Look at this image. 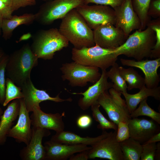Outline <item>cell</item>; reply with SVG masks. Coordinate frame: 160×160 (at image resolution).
Masks as SVG:
<instances>
[{"instance_id":"6da1fadb","label":"cell","mask_w":160,"mask_h":160,"mask_svg":"<svg viewBox=\"0 0 160 160\" xmlns=\"http://www.w3.org/2000/svg\"><path fill=\"white\" fill-rule=\"evenodd\" d=\"M58 30L75 48L80 49L95 45L93 30L76 9L62 19Z\"/></svg>"},{"instance_id":"7a4b0ae2","label":"cell","mask_w":160,"mask_h":160,"mask_svg":"<svg viewBox=\"0 0 160 160\" xmlns=\"http://www.w3.org/2000/svg\"><path fill=\"white\" fill-rule=\"evenodd\" d=\"M38 57L32 52L28 44L9 55L5 74L16 85L21 87L31 78V71L38 64Z\"/></svg>"},{"instance_id":"3957f363","label":"cell","mask_w":160,"mask_h":160,"mask_svg":"<svg viewBox=\"0 0 160 160\" xmlns=\"http://www.w3.org/2000/svg\"><path fill=\"white\" fill-rule=\"evenodd\" d=\"M146 27L129 35L122 44L113 49V53L117 57L124 55L137 61L150 57L156 42L155 35L149 26Z\"/></svg>"},{"instance_id":"277c9868","label":"cell","mask_w":160,"mask_h":160,"mask_svg":"<svg viewBox=\"0 0 160 160\" xmlns=\"http://www.w3.org/2000/svg\"><path fill=\"white\" fill-rule=\"evenodd\" d=\"M69 42L57 28L42 30L34 37L31 46L38 58L52 59L55 53L68 47Z\"/></svg>"},{"instance_id":"5b68a950","label":"cell","mask_w":160,"mask_h":160,"mask_svg":"<svg viewBox=\"0 0 160 160\" xmlns=\"http://www.w3.org/2000/svg\"><path fill=\"white\" fill-rule=\"evenodd\" d=\"M113 49L93 46L80 49L72 48L71 58L73 61L84 65L95 67L102 71L106 70L116 62L118 59Z\"/></svg>"},{"instance_id":"8992f818","label":"cell","mask_w":160,"mask_h":160,"mask_svg":"<svg viewBox=\"0 0 160 160\" xmlns=\"http://www.w3.org/2000/svg\"><path fill=\"white\" fill-rule=\"evenodd\" d=\"M60 69L63 80L68 81L69 84L72 87H84L89 82L94 84L99 80L101 75L99 68L74 61L63 63Z\"/></svg>"},{"instance_id":"52a82bcc","label":"cell","mask_w":160,"mask_h":160,"mask_svg":"<svg viewBox=\"0 0 160 160\" xmlns=\"http://www.w3.org/2000/svg\"><path fill=\"white\" fill-rule=\"evenodd\" d=\"M84 4V0H51L47 1L36 14L35 20L43 25L62 19L72 10Z\"/></svg>"},{"instance_id":"ba28073f","label":"cell","mask_w":160,"mask_h":160,"mask_svg":"<svg viewBox=\"0 0 160 160\" xmlns=\"http://www.w3.org/2000/svg\"><path fill=\"white\" fill-rule=\"evenodd\" d=\"M121 94L111 88L101 93L97 103L101 106L111 121L117 125L120 121L128 122L131 118L125 100Z\"/></svg>"},{"instance_id":"9c48e42d","label":"cell","mask_w":160,"mask_h":160,"mask_svg":"<svg viewBox=\"0 0 160 160\" xmlns=\"http://www.w3.org/2000/svg\"><path fill=\"white\" fill-rule=\"evenodd\" d=\"M76 9L92 30L103 24L110 23L115 25V12L110 6L83 4L78 6Z\"/></svg>"},{"instance_id":"30bf717a","label":"cell","mask_w":160,"mask_h":160,"mask_svg":"<svg viewBox=\"0 0 160 160\" xmlns=\"http://www.w3.org/2000/svg\"><path fill=\"white\" fill-rule=\"evenodd\" d=\"M116 130L110 132L106 137L91 146L89 150L88 159L96 158L110 160H124L120 143L116 138Z\"/></svg>"},{"instance_id":"8fae6325","label":"cell","mask_w":160,"mask_h":160,"mask_svg":"<svg viewBox=\"0 0 160 160\" xmlns=\"http://www.w3.org/2000/svg\"><path fill=\"white\" fill-rule=\"evenodd\" d=\"M95 43L103 48L114 49L122 44L128 37L113 24H101L93 30Z\"/></svg>"},{"instance_id":"7c38bea8","label":"cell","mask_w":160,"mask_h":160,"mask_svg":"<svg viewBox=\"0 0 160 160\" xmlns=\"http://www.w3.org/2000/svg\"><path fill=\"white\" fill-rule=\"evenodd\" d=\"M116 16L115 26L121 29L128 37L134 30H140L141 24L134 11L132 0H124L122 4L113 9Z\"/></svg>"},{"instance_id":"4fadbf2b","label":"cell","mask_w":160,"mask_h":160,"mask_svg":"<svg viewBox=\"0 0 160 160\" xmlns=\"http://www.w3.org/2000/svg\"><path fill=\"white\" fill-rule=\"evenodd\" d=\"M31 139L26 146L20 151L19 155L23 160H45V152L42 144L44 137L51 134L49 130L33 127Z\"/></svg>"},{"instance_id":"5bb4252c","label":"cell","mask_w":160,"mask_h":160,"mask_svg":"<svg viewBox=\"0 0 160 160\" xmlns=\"http://www.w3.org/2000/svg\"><path fill=\"white\" fill-rule=\"evenodd\" d=\"M21 87L23 95V99L29 112H32L35 106H39V103L44 101L50 100L56 103L72 101L71 97L66 99L61 98L59 94L54 97L50 96L46 90H40L36 88L31 78L24 83Z\"/></svg>"},{"instance_id":"9a60e30c","label":"cell","mask_w":160,"mask_h":160,"mask_svg":"<svg viewBox=\"0 0 160 160\" xmlns=\"http://www.w3.org/2000/svg\"><path fill=\"white\" fill-rule=\"evenodd\" d=\"M130 137L143 144L160 132L159 124L153 120L131 118L128 122Z\"/></svg>"},{"instance_id":"2e32d148","label":"cell","mask_w":160,"mask_h":160,"mask_svg":"<svg viewBox=\"0 0 160 160\" xmlns=\"http://www.w3.org/2000/svg\"><path fill=\"white\" fill-rule=\"evenodd\" d=\"M120 61L123 65L140 69L144 74L145 83L146 87L153 88L158 87L160 78L157 70L160 66V58L153 60L146 59L140 61L121 58Z\"/></svg>"},{"instance_id":"e0dca14e","label":"cell","mask_w":160,"mask_h":160,"mask_svg":"<svg viewBox=\"0 0 160 160\" xmlns=\"http://www.w3.org/2000/svg\"><path fill=\"white\" fill-rule=\"evenodd\" d=\"M19 100L20 109L18 119L15 125L10 130L7 137L13 138L17 143H23L26 145L32 136L31 120L23 99H20Z\"/></svg>"},{"instance_id":"ac0fdd59","label":"cell","mask_w":160,"mask_h":160,"mask_svg":"<svg viewBox=\"0 0 160 160\" xmlns=\"http://www.w3.org/2000/svg\"><path fill=\"white\" fill-rule=\"evenodd\" d=\"M108 77L106 70L102 71L100 78L92 86L89 87L83 92H74L73 94L81 95L83 97L79 99L78 104L83 110L88 109L93 104L97 103L98 99L104 92L112 88L113 84L108 81Z\"/></svg>"},{"instance_id":"d6986e66","label":"cell","mask_w":160,"mask_h":160,"mask_svg":"<svg viewBox=\"0 0 160 160\" xmlns=\"http://www.w3.org/2000/svg\"><path fill=\"white\" fill-rule=\"evenodd\" d=\"M44 146L45 160H65L74 154L89 150L91 147L83 145H68L51 140L46 141Z\"/></svg>"},{"instance_id":"ffe728a7","label":"cell","mask_w":160,"mask_h":160,"mask_svg":"<svg viewBox=\"0 0 160 160\" xmlns=\"http://www.w3.org/2000/svg\"><path fill=\"white\" fill-rule=\"evenodd\" d=\"M30 117L33 127L52 130L58 132L64 130L65 125L63 120V113H46L41 109L40 106H35Z\"/></svg>"},{"instance_id":"44dd1931","label":"cell","mask_w":160,"mask_h":160,"mask_svg":"<svg viewBox=\"0 0 160 160\" xmlns=\"http://www.w3.org/2000/svg\"><path fill=\"white\" fill-rule=\"evenodd\" d=\"M20 109L19 99L12 100L8 104L0 119V145L6 141L7 135L14 122L18 118Z\"/></svg>"},{"instance_id":"7402d4cb","label":"cell","mask_w":160,"mask_h":160,"mask_svg":"<svg viewBox=\"0 0 160 160\" xmlns=\"http://www.w3.org/2000/svg\"><path fill=\"white\" fill-rule=\"evenodd\" d=\"M109 133L103 131L101 135L96 137H82L71 132L63 130L56 132L52 137L50 140L57 143L68 145H83L92 146L107 137Z\"/></svg>"},{"instance_id":"603a6c76","label":"cell","mask_w":160,"mask_h":160,"mask_svg":"<svg viewBox=\"0 0 160 160\" xmlns=\"http://www.w3.org/2000/svg\"><path fill=\"white\" fill-rule=\"evenodd\" d=\"M137 93L129 94L127 92L121 93L124 97L128 110L130 114L137 108L140 103L149 97H153L156 100H160V87L149 88L145 85L143 86Z\"/></svg>"},{"instance_id":"cb8c5ba5","label":"cell","mask_w":160,"mask_h":160,"mask_svg":"<svg viewBox=\"0 0 160 160\" xmlns=\"http://www.w3.org/2000/svg\"><path fill=\"white\" fill-rule=\"evenodd\" d=\"M36 19V15L31 13H26L22 15H14L9 19H3L1 30L2 37L5 40L11 37L14 29L19 25H29Z\"/></svg>"},{"instance_id":"d4e9b609","label":"cell","mask_w":160,"mask_h":160,"mask_svg":"<svg viewBox=\"0 0 160 160\" xmlns=\"http://www.w3.org/2000/svg\"><path fill=\"white\" fill-rule=\"evenodd\" d=\"M124 160H140L142 145L139 142L129 137L120 143Z\"/></svg>"},{"instance_id":"484cf974","label":"cell","mask_w":160,"mask_h":160,"mask_svg":"<svg viewBox=\"0 0 160 160\" xmlns=\"http://www.w3.org/2000/svg\"><path fill=\"white\" fill-rule=\"evenodd\" d=\"M119 69L120 75L127 84V90H130L134 89H140L145 85L144 78L133 68H125L119 66Z\"/></svg>"},{"instance_id":"4316f807","label":"cell","mask_w":160,"mask_h":160,"mask_svg":"<svg viewBox=\"0 0 160 160\" xmlns=\"http://www.w3.org/2000/svg\"><path fill=\"white\" fill-rule=\"evenodd\" d=\"M151 0H132L133 9L141 23L140 30L145 29L151 20L150 17L148 14V11Z\"/></svg>"},{"instance_id":"83f0119b","label":"cell","mask_w":160,"mask_h":160,"mask_svg":"<svg viewBox=\"0 0 160 160\" xmlns=\"http://www.w3.org/2000/svg\"><path fill=\"white\" fill-rule=\"evenodd\" d=\"M107 74L113 84L112 88L116 91L121 92H127V84L120 75L119 71V65L116 62L111 66Z\"/></svg>"},{"instance_id":"f1b7e54d","label":"cell","mask_w":160,"mask_h":160,"mask_svg":"<svg viewBox=\"0 0 160 160\" xmlns=\"http://www.w3.org/2000/svg\"><path fill=\"white\" fill-rule=\"evenodd\" d=\"M148 98L141 101L138 108L130 114L131 118H137L140 116H146L151 118L160 124V113L151 108L147 103Z\"/></svg>"},{"instance_id":"f546056e","label":"cell","mask_w":160,"mask_h":160,"mask_svg":"<svg viewBox=\"0 0 160 160\" xmlns=\"http://www.w3.org/2000/svg\"><path fill=\"white\" fill-rule=\"evenodd\" d=\"M100 106L97 103L91 106L93 117L99 123L97 128L103 131L109 129L117 130V125L113 122L108 120L105 117L100 110Z\"/></svg>"},{"instance_id":"4dcf8cb0","label":"cell","mask_w":160,"mask_h":160,"mask_svg":"<svg viewBox=\"0 0 160 160\" xmlns=\"http://www.w3.org/2000/svg\"><path fill=\"white\" fill-rule=\"evenodd\" d=\"M23 95L21 87L16 85L10 79H6L5 99L2 105H7L10 102L16 99L23 98Z\"/></svg>"},{"instance_id":"1f68e13d","label":"cell","mask_w":160,"mask_h":160,"mask_svg":"<svg viewBox=\"0 0 160 160\" xmlns=\"http://www.w3.org/2000/svg\"><path fill=\"white\" fill-rule=\"evenodd\" d=\"M147 26L154 31L156 38V42L150 58H160V17L150 20Z\"/></svg>"},{"instance_id":"d6a6232c","label":"cell","mask_w":160,"mask_h":160,"mask_svg":"<svg viewBox=\"0 0 160 160\" xmlns=\"http://www.w3.org/2000/svg\"><path fill=\"white\" fill-rule=\"evenodd\" d=\"M9 57V55L6 54L0 61V103L2 105L5 99V69Z\"/></svg>"},{"instance_id":"836d02e7","label":"cell","mask_w":160,"mask_h":160,"mask_svg":"<svg viewBox=\"0 0 160 160\" xmlns=\"http://www.w3.org/2000/svg\"><path fill=\"white\" fill-rule=\"evenodd\" d=\"M142 150L140 156L141 160H154L156 149V143H146L142 144Z\"/></svg>"},{"instance_id":"e575fe53","label":"cell","mask_w":160,"mask_h":160,"mask_svg":"<svg viewBox=\"0 0 160 160\" xmlns=\"http://www.w3.org/2000/svg\"><path fill=\"white\" fill-rule=\"evenodd\" d=\"M116 138L118 142L120 143L130 137L128 122L120 121L117 124Z\"/></svg>"},{"instance_id":"d590c367","label":"cell","mask_w":160,"mask_h":160,"mask_svg":"<svg viewBox=\"0 0 160 160\" xmlns=\"http://www.w3.org/2000/svg\"><path fill=\"white\" fill-rule=\"evenodd\" d=\"M13 12L12 0H0V14L3 19H9Z\"/></svg>"},{"instance_id":"8d00e7d4","label":"cell","mask_w":160,"mask_h":160,"mask_svg":"<svg viewBox=\"0 0 160 160\" xmlns=\"http://www.w3.org/2000/svg\"><path fill=\"white\" fill-rule=\"evenodd\" d=\"M84 4L92 3L110 6L113 9L121 5L124 0H84Z\"/></svg>"},{"instance_id":"74e56055","label":"cell","mask_w":160,"mask_h":160,"mask_svg":"<svg viewBox=\"0 0 160 160\" xmlns=\"http://www.w3.org/2000/svg\"><path fill=\"white\" fill-rule=\"evenodd\" d=\"M148 15L155 18L160 17V0H151L148 10Z\"/></svg>"},{"instance_id":"f35d334b","label":"cell","mask_w":160,"mask_h":160,"mask_svg":"<svg viewBox=\"0 0 160 160\" xmlns=\"http://www.w3.org/2000/svg\"><path fill=\"white\" fill-rule=\"evenodd\" d=\"M92 119L91 117L87 114L80 116L76 120V124L80 128L85 129L89 127L92 124Z\"/></svg>"},{"instance_id":"ab89813d","label":"cell","mask_w":160,"mask_h":160,"mask_svg":"<svg viewBox=\"0 0 160 160\" xmlns=\"http://www.w3.org/2000/svg\"><path fill=\"white\" fill-rule=\"evenodd\" d=\"M13 12L20 8L33 6L36 3V0H12Z\"/></svg>"},{"instance_id":"60d3db41","label":"cell","mask_w":160,"mask_h":160,"mask_svg":"<svg viewBox=\"0 0 160 160\" xmlns=\"http://www.w3.org/2000/svg\"><path fill=\"white\" fill-rule=\"evenodd\" d=\"M89 150H85L79 152L76 155H73L69 158L70 160H87L88 159Z\"/></svg>"},{"instance_id":"b9f144b4","label":"cell","mask_w":160,"mask_h":160,"mask_svg":"<svg viewBox=\"0 0 160 160\" xmlns=\"http://www.w3.org/2000/svg\"><path fill=\"white\" fill-rule=\"evenodd\" d=\"M160 141V132L153 135L144 143H156Z\"/></svg>"},{"instance_id":"7bdbcfd3","label":"cell","mask_w":160,"mask_h":160,"mask_svg":"<svg viewBox=\"0 0 160 160\" xmlns=\"http://www.w3.org/2000/svg\"><path fill=\"white\" fill-rule=\"evenodd\" d=\"M32 36L31 33H28L22 35L19 38V40L16 41L17 43H18L22 41L28 40L30 39Z\"/></svg>"},{"instance_id":"ee69618b","label":"cell","mask_w":160,"mask_h":160,"mask_svg":"<svg viewBox=\"0 0 160 160\" xmlns=\"http://www.w3.org/2000/svg\"><path fill=\"white\" fill-rule=\"evenodd\" d=\"M156 144V149L154 160H159L160 159V142Z\"/></svg>"},{"instance_id":"f6af8a7d","label":"cell","mask_w":160,"mask_h":160,"mask_svg":"<svg viewBox=\"0 0 160 160\" xmlns=\"http://www.w3.org/2000/svg\"><path fill=\"white\" fill-rule=\"evenodd\" d=\"M5 55L4 50L0 47V61Z\"/></svg>"},{"instance_id":"bcb514c9","label":"cell","mask_w":160,"mask_h":160,"mask_svg":"<svg viewBox=\"0 0 160 160\" xmlns=\"http://www.w3.org/2000/svg\"><path fill=\"white\" fill-rule=\"evenodd\" d=\"M3 18L2 16L0 14V35L1 33V28L2 26V22Z\"/></svg>"},{"instance_id":"7dc6e473","label":"cell","mask_w":160,"mask_h":160,"mask_svg":"<svg viewBox=\"0 0 160 160\" xmlns=\"http://www.w3.org/2000/svg\"><path fill=\"white\" fill-rule=\"evenodd\" d=\"M4 112L3 111L1 108L0 107V117L1 115Z\"/></svg>"},{"instance_id":"c3c4849f","label":"cell","mask_w":160,"mask_h":160,"mask_svg":"<svg viewBox=\"0 0 160 160\" xmlns=\"http://www.w3.org/2000/svg\"><path fill=\"white\" fill-rule=\"evenodd\" d=\"M43 0L47 1H50V0Z\"/></svg>"},{"instance_id":"681fc988","label":"cell","mask_w":160,"mask_h":160,"mask_svg":"<svg viewBox=\"0 0 160 160\" xmlns=\"http://www.w3.org/2000/svg\"></svg>"}]
</instances>
